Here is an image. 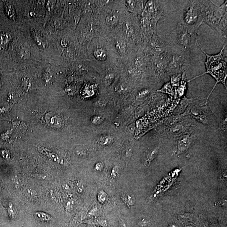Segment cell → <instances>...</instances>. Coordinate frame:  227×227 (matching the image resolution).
<instances>
[{
    "label": "cell",
    "instance_id": "603a6c76",
    "mask_svg": "<svg viewBox=\"0 0 227 227\" xmlns=\"http://www.w3.org/2000/svg\"><path fill=\"white\" fill-rule=\"evenodd\" d=\"M116 46L117 50H119V52H124V50H125V45L122 42H116Z\"/></svg>",
    "mask_w": 227,
    "mask_h": 227
},
{
    "label": "cell",
    "instance_id": "44dd1931",
    "mask_svg": "<svg viewBox=\"0 0 227 227\" xmlns=\"http://www.w3.org/2000/svg\"><path fill=\"white\" fill-rule=\"evenodd\" d=\"M36 214L38 219L42 221H49L51 219L49 216L43 213L38 212V213H36Z\"/></svg>",
    "mask_w": 227,
    "mask_h": 227
},
{
    "label": "cell",
    "instance_id": "3957f363",
    "mask_svg": "<svg viewBox=\"0 0 227 227\" xmlns=\"http://www.w3.org/2000/svg\"><path fill=\"white\" fill-rule=\"evenodd\" d=\"M191 56L189 50L184 49L175 45H172L168 66L170 75L186 71L190 64Z\"/></svg>",
    "mask_w": 227,
    "mask_h": 227
},
{
    "label": "cell",
    "instance_id": "7a4b0ae2",
    "mask_svg": "<svg viewBox=\"0 0 227 227\" xmlns=\"http://www.w3.org/2000/svg\"><path fill=\"white\" fill-rule=\"evenodd\" d=\"M205 1H189L185 5L181 23L196 35V30L203 24Z\"/></svg>",
    "mask_w": 227,
    "mask_h": 227
},
{
    "label": "cell",
    "instance_id": "9a60e30c",
    "mask_svg": "<svg viewBox=\"0 0 227 227\" xmlns=\"http://www.w3.org/2000/svg\"><path fill=\"white\" fill-rule=\"evenodd\" d=\"M158 149H159V148L156 147L155 149L151 150L149 152V154L147 155V160L146 161L147 163V165H149L150 162L152 161L153 159H154L157 156L158 153Z\"/></svg>",
    "mask_w": 227,
    "mask_h": 227
},
{
    "label": "cell",
    "instance_id": "ba28073f",
    "mask_svg": "<svg viewBox=\"0 0 227 227\" xmlns=\"http://www.w3.org/2000/svg\"><path fill=\"white\" fill-rule=\"evenodd\" d=\"M195 139L192 135H185L180 138L178 142V154L184 153L189 149Z\"/></svg>",
    "mask_w": 227,
    "mask_h": 227
},
{
    "label": "cell",
    "instance_id": "ac0fdd59",
    "mask_svg": "<svg viewBox=\"0 0 227 227\" xmlns=\"http://www.w3.org/2000/svg\"><path fill=\"white\" fill-rule=\"evenodd\" d=\"M100 143L102 145H108L113 143V138L109 136L102 137L100 139Z\"/></svg>",
    "mask_w": 227,
    "mask_h": 227
},
{
    "label": "cell",
    "instance_id": "2e32d148",
    "mask_svg": "<svg viewBox=\"0 0 227 227\" xmlns=\"http://www.w3.org/2000/svg\"><path fill=\"white\" fill-rule=\"evenodd\" d=\"M118 19V17L116 15H109L106 18V23L109 26H113L117 23Z\"/></svg>",
    "mask_w": 227,
    "mask_h": 227
},
{
    "label": "cell",
    "instance_id": "6da1fadb",
    "mask_svg": "<svg viewBox=\"0 0 227 227\" xmlns=\"http://www.w3.org/2000/svg\"><path fill=\"white\" fill-rule=\"evenodd\" d=\"M195 38H196V42L197 46L201 49L204 55H206V62H204V63L206 66V71L205 73L202 74L201 75L198 76L196 77H194L192 79L188 81V82H190L191 81L194 80L199 77L204 75L205 74H210L215 79L217 82L213 89L211 91L210 94L208 96V97H209L212 92L214 90L216 85L218 83H222L224 85L226 86L225 80L227 77V58L224 53V50L226 46H224L223 47L218 54L213 55H208L200 47L198 43L196 37H195Z\"/></svg>",
    "mask_w": 227,
    "mask_h": 227
},
{
    "label": "cell",
    "instance_id": "8fae6325",
    "mask_svg": "<svg viewBox=\"0 0 227 227\" xmlns=\"http://www.w3.org/2000/svg\"><path fill=\"white\" fill-rule=\"evenodd\" d=\"M94 55L96 59L99 61H104L107 59V53L102 49H96L94 51Z\"/></svg>",
    "mask_w": 227,
    "mask_h": 227
},
{
    "label": "cell",
    "instance_id": "d6986e66",
    "mask_svg": "<svg viewBox=\"0 0 227 227\" xmlns=\"http://www.w3.org/2000/svg\"><path fill=\"white\" fill-rule=\"evenodd\" d=\"M98 199L100 203H104L107 199V195L105 192L101 191L98 194Z\"/></svg>",
    "mask_w": 227,
    "mask_h": 227
},
{
    "label": "cell",
    "instance_id": "9c48e42d",
    "mask_svg": "<svg viewBox=\"0 0 227 227\" xmlns=\"http://www.w3.org/2000/svg\"><path fill=\"white\" fill-rule=\"evenodd\" d=\"M12 37L8 32H3L0 34V49L5 50L8 47Z\"/></svg>",
    "mask_w": 227,
    "mask_h": 227
},
{
    "label": "cell",
    "instance_id": "4fadbf2b",
    "mask_svg": "<svg viewBox=\"0 0 227 227\" xmlns=\"http://www.w3.org/2000/svg\"><path fill=\"white\" fill-rule=\"evenodd\" d=\"M123 200L125 203L128 206H133L134 204L135 198L133 194L128 193L125 194L123 197Z\"/></svg>",
    "mask_w": 227,
    "mask_h": 227
},
{
    "label": "cell",
    "instance_id": "f1b7e54d",
    "mask_svg": "<svg viewBox=\"0 0 227 227\" xmlns=\"http://www.w3.org/2000/svg\"><path fill=\"white\" fill-rule=\"evenodd\" d=\"M114 76L112 74H109V75L107 76L106 78V82L107 83H111L113 80Z\"/></svg>",
    "mask_w": 227,
    "mask_h": 227
},
{
    "label": "cell",
    "instance_id": "277c9868",
    "mask_svg": "<svg viewBox=\"0 0 227 227\" xmlns=\"http://www.w3.org/2000/svg\"><path fill=\"white\" fill-rule=\"evenodd\" d=\"M227 1L218 7L210 1H205V10L203 24H206L217 32L223 17L227 14Z\"/></svg>",
    "mask_w": 227,
    "mask_h": 227
},
{
    "label": "cell",
    "instance_id": "83f0119b",
    "mask_svg": "<svg viewBox=\"0 0 227 227\" xmlns=\"http://www.w3.org/2000/svg\"><path fill=\"white\" fill-rule=\"evenodd\" d=\"M104 164L102 162H98L95 166V169L98 171L102 170L104 167Z\"/></svg>",
    "mask_w": 227,
    "mask_h": 227
},
{
    "label": "cell",
    "instance_id": "ffe728a7",
    "mask_svg": "<svg viewBox=\"0 0 227 227\" xmlns=\"http://www.w3.org/2000/svg\"><path fill=\"white\" fill-rule=\"evenodd\" d=\"M120 167L118 166H115L113 167V169L111 170V176L113 178H116L119 176L120 174Z\"/></svg>",
    "mask_w": 227,
    "mask_h": 227
},
{
    "label": "cell",
    "instance_id": "52a82bcc",
    "mask_svg": "<svg viewBox=\"0 0 227 227\" xmlns=\"http://www.w3.org/2000/svg\"><path fill=\"white\" fill-rule=\"evenodd\" d=\"M171 45L159 38L156 34L151 36L149 41V47L154 57L160 56L168 51Z\"/></svg>",
    "mask_w": 227,
    "mask_h": 227
},
{
    "label": "cell",
    "instance_id": "7402d4cb",
    "mask_svg": "<svg viewBox=\"0 0 227 227\" xmlns=\"http://www.w3.org/2000/svg\"><path fill=\"white\" fill-rule=\"evenodd\" d=\"M183 127L181 125H180L175 126L173 127L171 129V131L172 133L175 134H178V133L181 132L182 131Z\"/></svg>",
    "mask_w": 227,
    "mask_h": 227
},
{
    "label": "cell",
    "instance_id": "cb8c5ba5",
    "mask_svg": "<svg viewBox=\"0 0 227 227\" xmlns=\"http://www.w3.org/2000/svg\"><path fill=\"white\" fill-rule=\"evenodd\" d=\"M102 121H103V119L100 116H95L93 117L92 122L94 124H99Z\"/></svg>",
    "mask_w": 227,
    "mask_h": 227
},
{
    "label": "cell",
    "instance_id": "484cf974",
    "mask_svg": "<svg viewBox=\"0 0 227 227\" xmlns=\"http://www.w3.org/2000/svg\"><path fill=\"white\" fill-rule=\"evenodd\" d=\"M127 2L131 9L133 10H135V8L137 5L138 1H128Z\"/></svg>",
    "mask_w": 227,
    "mask_h": 227
},
{
    "label": "cell",
    "instance_id": "e0dca14e",
    "mask_svg": "<svg viewBox=\"0 0 227 227\" xmlns=\"http://www.w3.org/2000/svg\"><path fill=\"white\" fill-rule=\"evenodd\" d=\"M157 91L170 94H171V93H172V90L170 83H168L165 84L161 89L158 90Z\"/></svg>",
    "mask_w": 227,
    "mask_h": 227
},
{
    "label": "cell",
    "instance_id": "5b68a950",
    "mask_svg": "<svg viewBox=\"0 0 227 227\" xmlns=\"http://www.w3.org/2000/svg\"><path fill=\"white\" fill-rule=\"evenodd\" d=\"M175 44L178 46L189 50L191 42V37L193 34L182 23H179L173 32Z\"/></svg>",
    "mask_w": 227,
    "mask_h": 227
},
{
    "label": "cell",
    "instance_id": "4316f807",
    "mask_svg": "<svg viewBox=\"0 0 227 227\" xmlns=\"http://www.w3.org/2000/svg\"><path fill=\"white\" fill-rule=\"evenodd\" d=\"M149 90L145 89L141 91L139 94V97L140 98H143L149 94Z\"/></svg>",
    "mask_w": 227,
    "mask_h": 227
},
{
    "label": "cell",
    "instance_id": "8992f818",
    "mask_svg": "<svg viewBox=\"0 0 227 227\" xmlns=\"http://www.w3.org/2000/svg\"><path fill=\"white\" fill-rule=\"evenodd\" d=\"M163 5L160 1H149L146 4L144 14L156 23L164 14Z\"/></svg>",
    "mask_w": 227,
    "mask_h": 227
},
{
    "label": "cell",
    "instance_id": "7c38bea8",
    "mask_svg": "<svg viewBox=\"0 0 227 227\" xmlns=\"http://www.w3.org/2000/svg\"><path fill=\"white\" fill-rule=\"evenodd\" d=\"M170 76L172 86L173 87L179 86L181 79L182 78V73L172 74L170 75Z\"/></svg>",
    "mask_w": 227,
    "mask_h": 227
},
{
    "label": "cell",
    "instance_id": "30bf717a",
    "mask_svg": "<svg viewBox=\"0 0 227 227\" xmlns=\"http://www.w3.org/2000/svg\"><path fill=\"white\" fill-rule=\"evenodd\" d=\"M5 11L7 16L12 20H14L16 18V13L13 6L10 3H6L5 4Z\"/></svg>",
    "mask_w": 227,
    "mask_h": 227
},
{
    "label": "cell",
    "instance_id": "f546056e",
    "mask_svg": "<svg viewBox=\"0 0 227 227\" xmlns=\"http://www.w3.org/2000/svg\"><path fill=\"white\" fill-rule=\"evenodd\" d=\"M119 227H125L126 226L124 221L121 220L119 222Z\"/></svg>",
    "mask_w": 227,
    "mask_h": 227
},
{
    "label": "cell",
    "instance_id": "d4e9b609",
    "mask_svg": "<svg viewBox=\"0 0 227 227\" xmlns=\"http://www.w3.org/2000/svg\"><path fill=\"white\" fill-rule=\"evenodd\" d=\"M24 192H25V194H28V195H27L28 197H32V198L36 197V194H35V192H34L31 189H27Z\"/></svg>",
    "mask_w": 227,
    "mask_h": 227
},
{
    "label": "cell",
    "instance_id": "5bb4252c",
    "mask_svg": "<svg viewBox=\"0 0 227 227\" xmlns=\"http://www.w3.org/2000/svg\"><path fill=\"white\" fill-rule=\"evenodd\" d=\"M126 29V34L128 37L131 40H135L136 39V34L134 28L131 25L127 24Z\"/></svg>",
    "mask_w": 227,
    "mask_h": 227
},
{
    "label": "cell",
    "instance_id": "4dcf8cb0",
    "mask_svg": "<svg viewBox=\"0 0 227 227\" xmlns=\"http://www.w3.org/2000/svg\"><path fill=\"white\" fill-rule=\"evenodd\" d=\"M0 77H1V74H0Z\"/></svg>",
    "mask_w": 227,
    "mask_h": 227
}]
</instances>
